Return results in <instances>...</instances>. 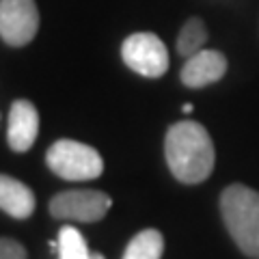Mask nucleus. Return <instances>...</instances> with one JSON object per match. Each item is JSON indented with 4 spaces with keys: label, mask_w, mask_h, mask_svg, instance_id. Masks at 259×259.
Masks as SVG:
<instances>
[{
    "label": "nucleus",
    "mask_w": 259,
    "mask_h": 259,
    "mask_svg": "<svg viewBox=\"0 0 259 259\" xmlns=\"http://www.w3.org/2000/svg\"><path fill=\"white\" fill-rule=\"evenodd\" d=\"M164 156L173 177L182 184L205 182L216 162L212 136L197 121H180L168 127Z\"/></svg>",
    "instance_id": "1"
},
{
    "label": "nucleus",
    "mask_w": 259,
    "mask_h": 259,
    "mask_svg": "<svg viewBox=\"0 0 259 259\" xmlns=\"http://www.w3.org/2000/svg\"><path fill=\"white\" fill-rule=\"evenodd\" d=\"M221 214L236 246L259 259V192L244 184L227 186L221 194Z\"/></svg>",
    "instance_id": "2"
},
{
    "label": "nucleus",
    "mask_w": 259,
    "mask_h": 259,
    "mask_svg": "<svg viewBox=\"0 0 259 259\" xmlns=\"http://www.w3.org/2000/svg\"><path fill=\"white\" fill-rule=\"evenodd\" d=\"M46 162L54 175L69 182L95 180L104 173V160L100 151L69 139L52 143V147L46 153Z\"/></svg>",
    "instance_id": "3"
},
{
    "label": "nucleus",
    "mask_w": 259,
    "mask_h": 259,
    "mask_svg": "<svg viewBox=\"0 0 259 259\" xmlns=\"http://www.w3.org/2000/svg\"><path fill=\"white\" fill-rule=\"evenodd\" d=\"M121 59L132 71L145 78H160L168 69L164 41L153 32H134L121 46Z\"/></svg>",
    "instance_id": "4"
},
{
    "label": "nucleus",
    "mask_w": 259,
    "mask_h": 259,
    "mask_svg": "<svg viewBox=\"0 0 259 259\" xmlns=\"http://www.w3.org/2000/svg\"><path fill=\"white\" fill-rule=\"evenodd\" d=\"M112 199L102 190H65L50 201V214L59 221L97 223L108 214Z\"/></svg>",
    "instance_id": "5"
},
{
    "label": "nucleus",
    "mask_w": 259,
    "mask_h": 259,
    "mask_svg": "<svg viewBox=\"0 0 259 259\" xmlns=\"http://www.w3.org/2000/svg\"><path fill=\"white\" fill-rule=\"evenodd\" d=\"M39 30L35 0H0V37L13 48L26 46Z\"/></svg>",
    "instance_id": "6"
},
{
    "label": "nucleus",
    "mask_w": 259,
    "mask_h": 259,
    "mask_svg": "<svg viewBox=\"0 0 259 259\" xmlns=\"http://www.w3.org/2000/svg\"><path fill=\"white\" fill-rule=\"evenodd\" d=\"M39 134V112L35 104L28 100H15L9 110V125H7V143L18 153L32 147Z\"/></svg>",
    "instance_id": "7"
},
{
    "label": "nucleus",
    "mask_w": 259,
    "mask_h": 259,
    "mask_svg": "<svg viewBox=\"0 0 259 259\" xmlns=\"http://www.w3.org/2000/svg\"><path fill=\"white\" fill-rule=\"evenodd\" d=\"M227 71V59L218 50H199L188 56L180 71L182 82L188 89H203L207 84L218 82Z\"/></svg>",
    "instance_id": "8"
},
{
    "label": "nucleus",
    "mask_w": 259,
    "mask_h": 259,
    "mask_svg": "<svg viewBox=\"0 0 259 259\" xmlns=\"http://www.w3.org/2000/svg\"><path fill=\"white\" fill-rule=\"evenodd\" d=\"M0 209L13 218H28L35 212V194L11 175H0Z\"/></svg>",
    "instance_id": "9"
},
{
    "label": "nucleus",
    "mask_w": 259,
    "mask_h": 259,
    "mask_svg": "<svg viewBox=\"0 0 259 259\" xmlns=\"http://www.w3.org/2000/svg\"><path fill=\"white\" fill-rule=\"evenodd\" d=\"M164 253V238L158 229H143L130 240L123 259H160Z\"/></svg>",
    "instance_id": "10"
},
{
    "label": "nucleus",
    "mask_w": 259,
    "mask_h": 259,
    "mask_svg": "<svg viewBox=\"0 0 259 259\" xmlns=\"http://www.w3.org/2000/svg\"><path fill=\"white\" fill-rule=\"evenodd\" d=\"M207 41V28L201 18H190L182 26L180 37H177V52L182 56H192L199 50H203Z\"/></svg>",
    "instance_id": "11"
},
{
    "label": "nucleus",
    "mask_w": 259,
    "mask_h": 259,
    "mask_svg": "<svg viewBox=\"0 0 259 259\" xmlns=\"http://www.w3.org/2000/svg\"><path fill=\"white\" fill-rule=\"evenodd\" d=\"M56 248H59V259H91L93 257V253L87 246V240L82 238V233L71 225L61 227Z\"/></svg>",
    "instance_id": "12"
},
{
    "label": "nucleus",
    "mask_w": 259,
    "mask_h": 259,
    "mask_svg": "<svg viewBox=\"0 0 259 259\" xmlns=\"http://www.w3.org/2000/svg\"><path fill=\"white\" fill-rule=\"evenodd\" d=\"M26 248L13 238H0V259H26Z\"/></svg>",
    "instance_id": "13"
},
{
    "label": "nucleus",
    "mask_w": 259,
    "mask_h": 259,
    "mask_svg": "<svg viewBox=\"0 0 259 259\" xmlns=\"http://www.w3.org/2000/svg\"><path fill=\"white\" fill-rule=\"evenodd\" d=\"M184 112H186V115H190V112H192V104H184Z\"/></svg>",
    "instance_id": "14"
},
{
    "label": "nucleus",
    "mask_w": 259,
    "mask_h": 259,
    "mask_svg": "<svg viewBox=\"0 0 259 259\" xmlns=\"http://www.w3.org/2000/svg\"><path fill=\"white\" fill-rule=\"evenodd\" d=\"M91 259H106V257L100 255V253H93V257H91Z\"/></svg>",
    "instance_id": "15"
}]
</instances>
